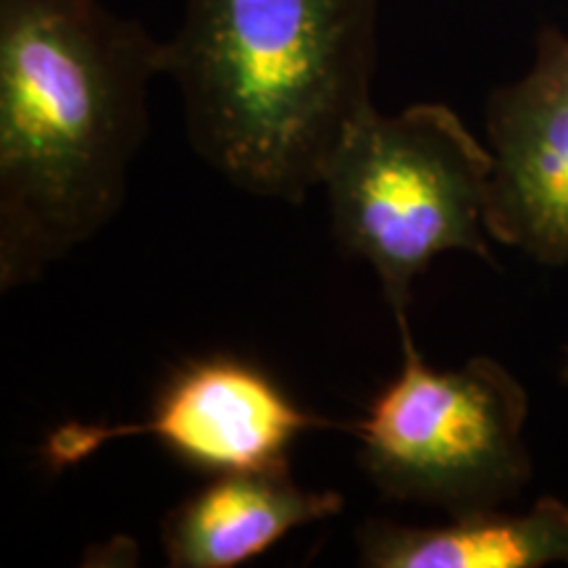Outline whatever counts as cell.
I'll list each match as a JSON object with an SVG mask.
<instances>
[{
    "label": "cell",
    "instance_id": "277c9868",
    "mask_svg": "<svg viewBox=\"0 0 568 568\" xmlns=\"http://www.w3.org/2000/svg\"><path fill=\"white\" fill-rule=\"evenodd\" d=\"M400 374L347 426L366 477L389 500L450 516L500 508L531 479L524 443L529 397L521 382L479 355L460 368L426 366L403 332Z\"/></svg>",
    "mask_w": 568,
    "mask_h": 568
},
{
    "label": "cell",
    "instance_id": "ba28073f",
    "mask_svg": "<svg viewBox=\"0 0 568 568\" xmlns=\"http://www.w3.org/2000/svg\"><path fill=\"white\" fill-rule=\"evenodd\" d=\"M358 558L368 568L568 566V503L542 497L524 514L474 510L443 527L368 518L358 529Z\"/></svg>",
    "mask_w": 568,
    "mask_h": 568
},
{
    "label": "cell",
    "instance_id": "8992f818",
    "mask_svg": "<svg viewBox=\"0 0 568 568\" xmlns=\"http://www.w3.org/2000/svg\"><path fill=\"white\" fill-rule=\"evenodd\" d=\"M487 230L545 266H568V34L545 27L527 74L489 95Z\"/></svg>",
    "mask_w": 568,
    "mask_h": 568
},
{
    "label": "cell",
    "instance_id": "5b68a950",
    "mask_svg": "<svg viewBox=\"0 0 568 568\" xmlns=\"http://www.w3.org/2000/svg\"><path fill=\"white\" fill-rule=\"evenodd\" d=\"M324 426L337 424L297 406L264 368L234 355H209L169 376L142 422L63 424L48 435L42 453L63 471L116 439L151 437L187 466L219 477L290 466L295 439Z\"/></svg>",
    "mask_w": 568,
    "mask_h": 568
},
{
    "label": "cell",
    "instance_id": "7a4b0ae2",
    "mask_svg": "<svg viewBox=\"0 0 568 568\" xmlns=\"http://www.w3.org/2000/svg\"><path fill=\"white\" fill-rule=\"evenodd\" d=\"M382 0H187L163 42L195 153L255 197L301 203L374 109Z\"/></svg>",
    "mask_w": 568,
    "mask_h": 568
},
{
    "label": "cell",
    "instance_id": "52a82bcc",
    "mask_svg": "<svg viewBox=\"0 0 568 568\" xmlns=\"http://www.w3.org/2000/svg\"><path fill=\"white\" fill-rule=\"evenodd\" d=\"M337 489H305L290 466L211 477L161 521L172 568H234L264 556L290 531L337 516Z\"/></svg>",
    "mask_w": 568,
    "mask_h": 568
},
{
    "label": "cell",
    "instance_id": "6da1fadb",
    "mask_svg": "<svg viewBox=\"0 0 568 568\" xmlns=\"http://www.w3.org/2000/svg\"><path fill=\"white\" fill-rule=\"evenodd\" d=\"M163 42L101 0H0V290L116 216Z\"/></svg>",
    "mask_w": 568,
    "mask_h": 568
},
{
    "label": "cell",
    "instance_id": "3957f363",
    "mask_svg": "<svg viewBox=\"0 0 568 568\" xmlns=\"http://www.w3.org/2000/svg\"><path fill=\"white\" fill-rule=\"evenodd\" d=\"M493 151L443 103L366 111L322 172L332 234L379 276L397 332H410L414 282L437 255L493 264L487 230Z\"/></svg>",
    "mask_w": 568,
    "mask_h": 568
},
{
    "label": "cell",
    "instance_id": "9c48e42d",
    "mask_svg": "<svg viewBox=\"0 0 568 568\" xmlns=\"http://www.w3.org/2000/svg\"><path fill=\"white\" fill-rule=\"evenodd\" d=\"M566 379H568V366H566Z\"/></svg>",
    "mask_w": 568,
    "mask_h": 568
}]
</instances>
